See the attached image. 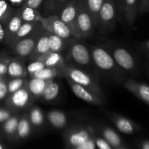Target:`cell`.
I'll return each mask as SVG.
<instances>
[{"instance_id":"6da1fadb","label":"cell","mask_w":149,"mask_h":149,"mask_svg":"<svg viewBox=\"0 0 149 149\" xmlns=\"http://www.w3.org/2000/svg\"><path fill=\"white\" fill-rule=\"evenodd\" d=\"M58 77H64L80 84L93 92L105 101L106 96L103 90H102L97 80H96L91 74L66 62L58 68Z\"/></svg>"},{"instance_id":"7a4b0ae2","label":"cell","mask_w":149,"mask_h":149,"mask_svg":"<svg viewBox=\"0 0 149 149\" xmlns=\"http://www.w3.org/2000/svg\"><path fill=\"white\" fill-rule=\"evenodd\" d=\"M93 63L100 71L106 73L115 81H123L125 71L116 64L110 52L104 47L93 46L90 49Z\"/></svg>"},{"instance_id":"3957f363","label":"cell","mask_w":149,"mask_h":149,"mask_svg":"<svg viewBox=\"0 0 149 149\" xmlns=\"http://www.w3.org/2000/svg\"><path fill=\"white\" fill-rule=\"evenodd\" d=\"M70 39L66 47L65 62L73 65L88 67L93 65L90 51L84 44L78 41L79 39Z\"/></svg>"},{"instance_id":"277c9868","label":"cell","mask_w":149,"mask_h":149,"mask_svg":"<svg viewBox=\"0 0 149 149\" xmlns=\"http://www.w3.org/2000/svg\"><path fill=\"white\" fill-rule=\"evenodd\" d=\"M120 20L114 0H104L98 15L97 29L102 34H108L115 29Z\"/></svg>"},{"instance_id":"5b68a950","label":"cell","mask_w":149,"mask_h":149,"mask_svg":"<svg viewBox=\"0 0 149 149\" xmlns=\"http://www.w3.org/2000/svg\"><path fill=\"white\" fill-rule=\"evenodd\" d=\"M44 30L45 28L42 26V23L41 22L37 23L34 29L29 35L11 45L13 53L17 58L23 61L29 59L32 51L34 49L38 39H39Z\"/></svg>"},{"instance_id":"8992f818","label":"cell","mask_w":149,"mask_h":149,"mask_svg":"<svg viewBox=\"0 0 149 149\" xmlns=\"http://www.w3.org/2000/svg\"><path fill=\"white\" fill-rule=\"evenodd\" d=\"M116 64L125 72H133L136 69L135 58L126 48L114 44H109L106 46Z\"/></svg>"},{"instance_id":"52a82bcc","label":"cell","mask_w":149,"mask_h":149,"mask_svg":"<svg viewBox=\"0 0 149 149\" xmlns=\"http://www.w3.org/2000/svg\"><path fill=\"white\" fill-rule=\"evenodd\" d=\"M77 26L80 38H86L94 34L96 27L92 16L82 4L81 0H78L77 14Z\"/></svg>"},{"instance_id":"ba28073f","label":"cell","mask_w":149,"mask_h":149,"mask_svg":"<svg viewBox=\"0 0 149 149\" xmlns=\"http://www.w3.org/2000/svg\"><path fill=\"white\" fill-rule=\"evenodd\" d=\"M78 0H68L61 10L58 16L65 23L74 37L81 39L77 26V14Z\"/></svg>"},{"instance_id":"9c48e42d","label":"cell","mask_w":149,"mask_h":149,"mask_svg":"<svg viewBox=\"0 0 149 149\" xmlns=\"http://www.w3.org/2000/svg\"><path fill=\"white\" fill-rule=\"evenodd\" d=\"M34 98L29 93L26 87H22L13 94L9 95L7 104L15 111H27L33 106Z\"/></svg>"},{"instance_id":"30bf717a","label":"cell","mask_w":149,"mask_h":149,"mask_svg":"<svg viewBox=\"0 0 149 149\" xmlns=\"http://www.w3.org/2000/svg\"><path fill=\"white\" fill-rule=\"evenodd\" d=\"M41 23L45 29L63 39H70L71 36H73L68 28L61 20L58 15L53 14L44 16Z\"/></svg>"},{"instance_id":"8fae6325","label":"cell","mask_w":149,"mask_h":149,"mask_svg":"<svg viewBox=\"0 0 149 149\" xmlns=\"http://www.w3.org/2000/svg\"><path fill=\"white\" fill-rule=\"evenodd\" d=\"M67 81L69 84L73 93H74L77 97L80 98L81 100L90 103V104L94 105L97 106H104L105 101L101 98L96 95L95 93L89 90L88 89L82 87L80 84H77L74 81L66 79Z\"/></svg>"},{"instance_id":"7c38bea8","label":"cell","mask_w":149,"mask_h":149,"mask_svg":"<svg viewBox=\"0 0 149 149\" xmlns=\"http://www.w3.org/2000/svg\"><path fill=\"white\" fill-rule=\"evenodd\" d=\"M125 88L135 95L137 97L149 104V86L139 83L133 79H125L123 81Z\"/></svg>"},{"instance_id":"4fadbf2b","label":"cell","mask_w":149,"mask_h":149,"mask_svg":"<svg viewBox=\"0 0 149 149\" xmlns=\"http://www.w3.org/2000/svg\"><path fill=\"white\" fill-rule=\"evenodd\" d=\"M107 116L116 125L118 130L123 133L132 134L136 128L135 124L132 121L122 115L116 113H107Z\"/></svg>"},{"instance_id":"5bb4252c","label":"cell","mask_w":149,"mask_h":149,"mask_svg":"<svg viewBox=\"0 0 149 149\" xmlns=\"http://www.w3.org/2000/svg\"><path fill=\"white\" fill-rule=\"evenodd\" d=\"M50 80H43L28 77L25 87L34 100H39Z\"/></svg>"},{"instance_id":"9a60e30c","label":"cell","mask_w":149,"mask_h":149,"mask_svg":"<svg viewBox=\"0 0 149 149\" xmlns=\"http://www.w3.org/2000/svg\"><path fill=\"white\" fill-rule=\"evenodd\" d=\"M49 51H50L49 46V31L45 29L39 39H38L34 47V49L32 51L28 61L29 62L35 61L41 55L49 52Z\"/></svg>"},{"instance_id":"2e32d148","label":"cell","mask_w":149,"mask_h":149,"mask_svg":"<svg viewBox=\"0 0 149 149\" xmlns=\"http://www.w3.org/2000/svg\"><path fill=\"white\" fill-rule=\"evenodd\" d=\"M22 23H23V20H22L21 16H20V9L17 10L16 11L15 10V12L7 21V29H6L5 39L10 44L12 43Z\"/></svg>"},{"instance_id":"e0dca14e","label":"cell","mask_w":149,"mask_h":149,"mask_svg":"<svg viewBox=\"0 0 149 149\" xmlns=\"http://www.w3.org/2000/svg\"><path fill=\"white\" fill-rule=\"evenodd\" d=\"M123 12L127 26L130 29H133L138 13V0H124Z\"/></svg>"},{"instance_id":"ac0fdd59","label":"cell","mask_w":149,"mask_h":149,"mask_svg":"<svg viewBox=\"0 0 149 149\" xmlns=\"http://www.w3.org/2000/svg\"><path fill=\"white\" fill-rule=\"evenodd\" d=\"M36 60L42 61L45 64V67H52L57 68L61 67L65 63V57L61 52H51V51L43 54Z\"/></svg>"},{"instance_id":"d6986e66","label":"cell","mask_w":149,"mask_h":149,"mask_svg":"<svg viewBox=\"0 0 149 149\" xmlns=\"http://www.w3.org/2000/svg\"><path fill=\"white\" fill-rule=\"evenodd\" d=\"M93 130L91 127H79L71 132L68 137V141L71 145L78 147L90 139V134L93 133Z\"/></svg>"},{"instance_id":"ffe728a7","label":"cell","mask_w":149,"mask_h":149,"mask_svg":"<svg viewBox=\"0 0 149 149\" xmlns=\"http://www.w3.org/2000/svg\"><path fill=\"white\" fill-rule=\"evenodd\" d=\"M24 61L19 58H14L10 61L7 68V75L11 78H17V77L28 78L27 70Z\"/></svg>"},{"instance_id":"44dd1931","label":"cell","mask_w":149,"mask_h":149,"mask_svg":"<svg viewBox=\"0 0 149 149\" xmlns=\"http://www.w3.org/2000/svg\"><path fill=\"white\" fill-rule=\"evenodd\" d=\"M46 119L51 125L57 129L65 127L68 122V115L64 111L59 110H51L45 114Z\"/></svg>"},{"instance_id":"7402d4cb","label":"cell","mask_w":149,"mask_h":149,"mask_svg":"<svg viewBox=\"0 0 149 149\" xmlns=\"http://www.w3.org/2000/svg\"><path fill=\"white\" fill-rule=\"evenodd\" d=\"M60 93V84L55 79H51L39 100L46 103H51L58 98Z\"/></svg>"},{"instance_id":"603a6c76","label":"cell","mask_w":149,"mask_h":149,"mask_svg":"<svg viewBox=\"0 0 149 149\" xmlns=\"http://www.w3.org/2000/svg\"><path fill=\"white\" fill-rule=\"evenodd\" d=\"M28 116L31 126L39 127L42 126L46 120V116L42 109L37 106H31L27 110Z\"/></svg>"},{"instance_id":"cb8c5ba5","label":"cell","mask_w":149,"mask_h":149,"mask_svg":"<svg viewBox=\"0 0 149 149\" xmlns=\"http://www.w3.org/2000/svg\"><path fill=\"white\" fill-rule=\"evenodd\" d=\"M82 4L92 16L96 29L97 26L98 15L104 0H81Z\"/></svg>"},{"instance_id":"d4e9b609","label":"cell","mask_w":149,"mask_h":149,"mask_svg":"<svg viewBox=\"0 0 149 149\" xmlns=\"http://www.w3.org/2000/svg\"><path fill=\"white\" fill-rule=\"evenodd\" d=\"M70 39H65L49 31V46L51 52H61L65 50Z\"/></svg>"},{"instance_id":"484cf974","label":"cell","mask_w":149,"mask_h":149,"mask_svg":"<svg viewBox=\"0 0 149 149\" xmlns=\"http://www.w3.org/2000/svg\"><path fill=\"white\" fill-rule=\"evenodd\" d=\"M19 9L23 22H41L44 17L38 10L27 6L23 5Z\"/></svg>"},{"instance_id":"4316f807","label":"cell","mask_w":149,"mask_h":149,"mask_svg":"<svg viewBox=\"0 0 149 149\" xmlns=\"http://www.w3.org/2000/svg\"><path fill=\"white\" fill-rule=\"evenodd\" d=\"M31 125L29 121L27 111H26L23 114H20L16 133L17 134L19 138H25L29 136V134L31 133Z\"/></svg>"},{"instance_id":"83f0119b","label":"cell","mask_w":149,"mask_h":149,"mask_svg":"<svg viewBox=\"0 0 149 149\" xmlns=\"http://www.w3.org/2000/svg\"><path fill=\"white\" fill-rule=\"evenodd\" d=\"M58 68L52 67H45L42 69L36 71L29 78H36L43 80H50L58 77Z\"/></svg>"},{"instance_id":"f1b7e54d","label":"cell","mask_w":149,"mask_h":149,"mask_svg":"<svg viewBox=\"0 0 149 149\" xmlns=\"http://www.w3.org/2000/svg\"><path fill=\"white\" fill-rule=\"evenodd\" d=\"M37 23H39V22H23L10 45H13L16 42L29 35L34 29Z\"/></svg>"},{"instance_id":"f546056e","label":"cell","mask_w":149,"mask_h":149,"mask_svg":"<svg viewBox=\"0 0 149 149\" xmlns=\"http://www.w3.org/2000/svg\"><path fill=\"white\" fill-rule=\"evenodd\" d=\"M20 117V113H15L4 122V130L6 133L8 135H14L16 133Z\"/></svg>"},{"instance_id":"4dcf8cb0","label":"cell","mask_w":149,"mask_h":149,"mask_svg":"<svg viewBox=\"0 0 149 149\" xmlns=\"http://www.w3.org/2000/svg\"><path fill=\"white\" fill-rule=\"evenodd\" d=\"M102 134L105 140L113 146H119L121 143V139L114 130L111 128L104 127L101 129Z\"/></svg>"},{"instance_id":"1f68e13d","label":"cell","mask_w":149,"mask_h":149,"mask_svg":"<svg viewBox=\"0 0 149 149\" xmlns=\"http://www.w3.org/2000/svg\"><path fill=\"white\" fill-rule=\"evenodd\" d=\"M27 79L28 78H23V77H17V78L10 79L7 81V84L8 95L13 94V93L20 90L22 87H25Z\"/></svg>"},{"instance_id":"d6a6232c","label":"cell","mask_w":149,"mask_h":149,"mask_svg":"<svg viewBox=\"0 0 149 149\" xmlns=\"http://www.w3.org/2000/svg\"><path fill=\"white\" fill-rule=\"evenodd\" d=\"M14 12L6 0H0V20H9Z\"/></svg>"},{"instance_id":"836d02e7","label":"cell","mask_w":149,"mask_h":149,"mask_svg":"<svg viewBox=\"0 0 149 149\" xmlns=\"http://www.w3.org/2000/svg\"><path fill=\"white\" fill-rule=\"evenodd\" d=\"M45 64H44L42 61H38V60L29 62V65L26 66V70H27L28 73V77L31 76L32 74H34L36 71L42 69V68H45Z\"/></svg>"},{"instance_id":"e575fe53","label":"cell","mask_w":149,"mask_h":149,"mask_svg":"<svg viewBox=\"0 0 149 149\" xmlns=\"http://www.w3.org/2000/svg\"><path fill=\"white\" fill-rule=\"evenodd\" d=\"M43 8L45 16L55 14V0H44Z\"/></svg>"},{"instance_id":"d590c367","label":"cell","mask_w":149,"mask_h":149,"mask_svg":"<svg viewBox=\"0 0 149 149\" xmlns=\"http://www.w3.org/2000/svg\"><path fill=\"white\" fill-rule=\"evenodd\" d=\"M15 113H16V111L12 109L9 110V109H0V122H4Z\"/></svg>"},{"instance_id":"8d00e7d4","label":"cell","mask_w":149,"mask_h":149,"mask_svg":"<svg viewBox=\"0 0 149 149\" xmlns=\"http://www.w3.org/2000/svg\"><path fill=\"white\" fill-rule=\"evenodd\" d=\"M43 1L44 0H26L23 5L37 10L39 7H40L43 4Z\"/></svg>"},{"instance_id":"74e56055","label":"cell","mask_w":149,"mask_h":149,"mask_svg":"<svg viewBox=\"0 0 149 149\" xmlns=\"http://www.w3.org/2000/svg\"><path fill=\"white\" fill-rule=\"evenodd\" d=\"M149 10V0H138V12L141 14L147 13Z\"/></svg>"},{"instance_id":"f35d334b","label":"cell","mask_w":149,"mask_h":149,"mask_svg":"<svg viewBox=\"0 0 149 149\" xmlns=\"http://www.w3.org/2000/svg\"><path fill=\"white\" fill-rule=\"evenodd\" d=\"M7 84V81H4V79L0 81V100L4 98L8 95Z\"/></svg>"},{"instance_id":"ab89813d","label":"cell","mask_w":149,"mask_h":149,"mask_svg":"<svg viewBox=\"0 0 149 149\" xmlns=\"http://www.w3.org/2000/svg\"><path fill=\"white\" fill-rule=\"evenodd\" d=\"M68 0H55V13L58 15L60 13L65 4H66Z\"/></svg>"},{"instance_id":"60d3db41","label":"cell","mask_w":149,"mask_h":149,"mask_svg":"<svg viewBox=\"0 0 149 149\" xmlns=\"http://www.w3.org/2000/svg\"><path fill=\"white\" fill-rule=\"evenodd\" d=\"M95 142L100 149H111L109 143L106 140L102 139V138H97Z\"/></svg>"},{"instance_id":"b9f144b4","label":"cell","mask_w":149,"mask_h":149,"mask_svg":"<svg viewBox=\"0 0 149 149\" xmlns=\"http://www.w3.org/2000/svg\"><path fill=\"white\" fill-rule=\"evenodd\" d=\"M77 149H95V143L92 140L89 139L84 143L79 146Z\"/></svg>"},{"instance_id":"7bdbcfd3","label":"cell","mask_w":149,"mask_h":149,"mask_svg":"<svg viewBox=\"0 0 149 149\" xmlns=\"http://www.w3.org/2000/svg\"><path fill=\"white\" fill-rule=\"evenodd\" d=\"M10 61H6L4 62L0 61V75L4 76L7 74V68H8V65L10 63Z\"/></svg>"},{"instance_id":"ee69618b","label":"cell","mask_w":149,"mask_h":149,"mask_svg":"<svg viewBox=\"0 0 149 149\" xmlns=\"http://www.w3.org/2000/svg\"><path fill=\"white\" fill-rule=\"evenodd\" d=\"M116 2V7H117L118 13H119V18H122L124 17V12H123V4H124V0H114Z\"/></svg>"},{"instance_id":"f6af8a7d","label":"cell","mask_w":149,"mask_h":149,"mask_svg":"<svg viewBox=\"0 0 149 149\" xmlns=\"http://www.w3.org/2000/svg\"><path fill=\"white\" fill-rule=\"evenodd\" d=\"M3 20H0V42L5 39L6 38V29H7V25L4 26L2 23Z\"/></svg>"},{"instance_id":"bcb514c9","label":"cell","mask_w":149,"mask_h":149,"mask_svg":"<svg viewBox=\"0 0 149 149\" xmlns=\"http://www.w3.org/2000/svg\"><path fill=\"white\" fill-rule=\"evenodd\" d=\"M9 1L13 6L17 7H20L23 4V0H9Z\"/></svg>"},{"instance_id":"7dc6e473","label":"cell","mask_w":149,"mask_h":149,"mask_svg":"<svg viewBox=\"0 0 149 149\" xmlns=\"http://www.w3.org/2000/svg\"><path fill=\"white\" fill-rule=\"evenodd\" d=\"M143 149H149V142H145L143 146Z\"/></svg>"},{"instance_id":"c3c4849f","label":"cell","mask_w":149,"mask_h":149,"mask_svg":"<svg viewBox=\"0 0 149 149\" xmlns=\"http://www.w3.org/2000/svg\"><path fill=\"white\" fill-rule=\"evenodd\" d=\"M144 47H145V48L147 49V50L149 51V40L148 42H146L145 45H144Z\"/></svg>"},{"instance_id":"681fc988","label":"cell","mask_w":149,"mask_h":149,"mask_svg":"<svg viewBox=\"0 0 149 149\" xmlns=\"http://www.w3.org/2000/svg\"><path fill=\"white\" fill-rule=\"evenodd\" d=\"M1 80H3V76L0 75V81H1Z\"/></svg>"},{"instance_id":"f907efd6","label":"cell","mask_w":149,"mask_h":149,"mask_svg":"<svg viewBox=\"0 0 149 149\" xmlns=\"http://www.w3.org/2000/svg\"><path fill=\"white\" fill-rule=\"evenodd\" d=\"M26 0H23V4H24V3L26 2Z\"/></svg>"},{"instance_id":"816d5d0a","label":"cell","mask_w":149,"mask_h":149,"mask_svg":"<svg viewBox=\"0 0 149 149\" xmlns=\"http://www.w3.org/2000/svg\"><path fill=\"white\" fill-rule=\"evenodd\" d=\"M0 149H2V147H1V146H0Z\"/></svg>"},{"instance_id":"f5cc1de1","label":"cell","mask_w":149,"mask_h":149,"mask_svg":"<svg viewBox=\"0 0 149 149\" xmlns=\"http://www.w3.org/2000/svg\"><path fill=\"white\" fill-rule=\"evenodd\" d=\"M148 12H149V10H148Z\"/></svg>"}]
</instances>
